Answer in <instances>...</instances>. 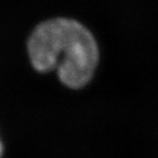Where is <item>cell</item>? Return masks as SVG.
Segmentation results:
<instances>
[{
  "instance_id": "6da1fadb",
  "label": "cell",
  "mask_w": 158,
  "mask_h": 158,
  "mask_svg": "<svg viewBox=\"0 0 158 158\" xmlns=\"http://www.w3.org/2000/svg\"><path fill=\"white\" fill-rule=\"evenodd\" d=\"M28 53L37 71L56 70L60 80L71 88L89 82L99 61L91 33L80 23L65 18L38 25L28 41Z\"/></svg>"
},
{
  "instance_id": "7a4b0ae2",
  "label": "cell",
  "mask_w": 158,
  "mask_h": 158,
  "mask_svg": "<svg viewBox=\"0 0 158 158\" xmlns=\"http://www.w3.org/2000/svg\"><path fill=\"white\" fill-rule=\"evenodd\" d=\"M2 152H3V147H2L1 142H0V158H1V156H2Z\"/></svg>"
}]
</instances>
